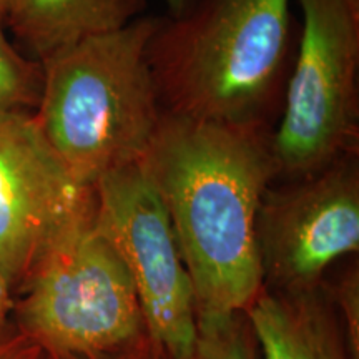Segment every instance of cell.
Returning <instances> with one entry per match:
<instances>
[{
	"instance_id": "6da1fadb",
	"label": "cell",
	"mask_w": 359,
	"mask_h": 359,
	"mask_svg": "<svg viewBox=\"0 0 359 359\" xmlns=\"http://www.w3.org/2000/svg\"><path fill=\"white\" fill-rule=\"evenodd\" d=\"M269 135L163 114L142 156L172 222L198 318L243 313L263 290L257 218L276 178Z\"/></svg>"
},
{
	"instance_id": "7a4b0ae2",
	"label": "cell",
	"mask_w": 359,
	"mask_h": 359,
	"mask_svg": "<svg viewBox=\"0 0 359 359\" xmlns=\"http://www.w3.org/2000/svg\"><path fill=\"white\" fill-rule=\"evenodd\" d=\"M291 0H191L158 17L148 64L163 114L273 130L294 55Z\"/></svg>"
},
{
	"instance_id": "3957f363",
	"label": "cell",
	"mask_w": 359,
	"mask_h": 359,
	"mask_svg": "<svg viewBox=\"0 0 359 359\" xmlns=\"http://www.w3.org/2000/svg\"><path fill=\"white\" fill-rule=\"evenodd\" d=\"M158 17L142 15L45 58L40 132L80 185L142 160L163 116L148 64Z\"/></svg>"
},
{
	"instance_id": "277c9868",
	"label": "cell",
	"mask_w": 359,
	"mask_h": 359,
	"mask_svg": "<svg viewBox=\"0 0 359 359\" xmlns=\"http://www.w3.org/2000/svg\"><path fill=\"white\" fill-rule=\"evenodd\" d=\"M22 326L50 356L95 359L145 346L147 330L127 264L88 210L35 264Z\"/></svg>"
},
{
	"instance_id": "5b68a950",
	"label": "cell",
	"mask_w": 359,
	"mask_h": 359,
	"mask_svg": "<svg viewBox=\"0 0 359 359\" xmlns=\"http://www.w3.org/2000/svg\"><path fill=\"white\" fill-rule=\"evenodd\" d=\"M302 30L280 118L275 180L325 168L359 143V0H298Z\"/></svg>"
},
{
	"instance_id": "8992f818",
	"label": "cell",
	"mask_w": 359,
	"mask_h": 359,
	"mask_svg": "<svg viewBox=\"0 0 359 359\" xmlns=\"http://www.w3.org/2000/svg\"><path fill=\"white\" fill-rule=\"evenodd\" d=\"M97 218L122 255L147 338L161 359H190L198 339L195 293L160 193L142 160L95 182Z\"/></svg>"
},
{
	"instance_id": "52a82bcc",
	"label": "cell",
	"mask_w": 359,
	"mask_h": 359,
	"mask_svg": "<svg viewBox=\"0 0 359 359\" xmlns=\"http://www.w3.org/2000/svg\"><path fill=\"white\" fill-rule=\"evenodd\" d=\"M359 156L271 183L257 218L263 290L296 293L321 286L325 271L359 250Z\"/></svg>"
},
{
	"instance_id": "ba28073f",
	"label": "cell",
	"mask_w": 359,
	"mask_h": 359,
	"mask_svg": "<svg viewBox=\"0 0 359 359\" xmlns=\"http://www.w3.org/2000/svg\"><path fill=\"white\" fill-rule=\"evenodd\" d=\"M93 201L72 177L34 116L0 114V275L27 280L42 255Z\"/></svg>"
},
{
	"instance_id": "9c48e42d",
	"label": "cell",
	"mask_w": 359,
	"mask_h": 359,
	"mask_svg": "<svg viewBox=\"0 0 359 359\" xmlns=\"http://www.w3.org/2000/svg\"><path fill=\"white\" fill-rule=\"evenodd\" d=\"M262 359H351L334 304L314 290H262L246 308Z\"/></svg>"
},
{
	"instance_id": "30bf717a",
	"label": "cell",
	"mask_w": 359,
	"mask_h": 359,
	"mask_svg": "<svg viewBox=\"0 0 359 359\" xmlns=\"http://www.w3.org/2000/svg\"><path fill=\"white\" fill-rule=\"evenodd\" d=\"M147 4L148 0H11L4 20L43 62L62 48L140 19Z\"/></svg>"
},
{
	"instance_id": "8fae6325",
	"label": "cell",
	"mask_w": 359,
	"mask_h": 359,
	"mask_svg": "<svg viewBox=\"0 0 359 359\" xmlns=\"http://www.w3.org/2000/svg\"><path fill=\"white\" fill-rule=\"evenodd\" d=\"M190 359H258L246 313L198 318V339Z\"/></svg>"
},
{
	"instance_id": "7c38bea8",
	"label": "cell",
	"mask_w": 359,
	"mask_h": 359,
	"mask_svg": "<svg viewBox=\"0 0 359 359\" xmlns=\"http://www.w3.org/2000/svg\"><path fill=\"white\" fill-rule=\"evenodd\" d=\"M42 87V64L27 62L0 30V114H25L27 107H39Z\"/></svg>"
},
{
	"instance_id": "4fadbf2b",
	"label": "cell",
	"mask_w": 359,
	"mask_h": 359,
	"mask_svg": "<svg viewBox=\"0 0 359 359\" xmlns=\"http://www.w3.org/2000/svg\"><path fill=\"white\" fill-rule=\"evenodd\" d=\"M359 281L356 273H349L343 278L334 293L333 304L341 309V326L351 359H359Z\"/></svg>"
},
{
	"instance_id": "5bb4252c",
	"label": "cell",
	"mask_w": 359,
	"mask_h": 359,
	"mask_svg": "<svg viewBox=\"0 0 359 359\" xmlns=\"http://www.w3.org/2000/svg\"><path fill=\"white\" fill-rule=\"evenodd\" d=\"M35 344L29 338L0 341V359H35Z\"/></svg>"
},
{
	"instance_id": "9a60e30c",
	"label": "cell",
	"mask_w": 359,
	"mask_h": 359,
	"mask_svg": "<svg viewBox=\"0 0 359 359\" xmlns=\"http://www.w3.org/2000/svg\"><path fill=\"white\" fill-rule=\"evenodd\" d=\"M52 359H85V358H58L52 356ZM95 359H161L158 354L154 351V348L148 344V346H142L135 351L130 353H122V354H114V356H103V358H95Z\"/></svg>"
},
{
	"instance_id": "2e32d148",
	"label": "cell",
	"mask_w": 359,
	"mask_h": 359,
	"mask_svg": "<svg viewBox=\"0 0 359 359\" xmlns=\"http://www.w3.org/2000/svg\"><path fill=\"white\" fill-rule=\"evenodd\" d=\"M12 308V299H11V285L8 281L0 275V327L6 325L7 314Z\"/></svg>"
},
{
	"instance_id": "e0dca14e",
	"label": "cell",
	"mask_w": 359,
	"mask_h": 359,
	"mask_svg": "<svg viewBox=\"0 0 359 359\" xmlns=\"http://www.w3.org/2000/svg\"><path fill=\"white\" fill-rule=\"evenodd\" d=\"M191 0H163L165 7H167V15L168 17H175L180 15L185 8L188 7Z\"/></svg>"
},
{
	"instance_id": "ac0fdd59",
	"label": "cell",
	"mask_w": 359,
	"mask_h": 359,
	"mask_svg": "<svg viewBox=\"0 0 359 359\" xmlns=\"http://www.w3.org/2000/svg\"><path fill=\"white\" fill-rule=\"evenodd\" d=\"M8 2H11V0H0V22H4V15H6Z\"/></svg>"
}]
</instances>
